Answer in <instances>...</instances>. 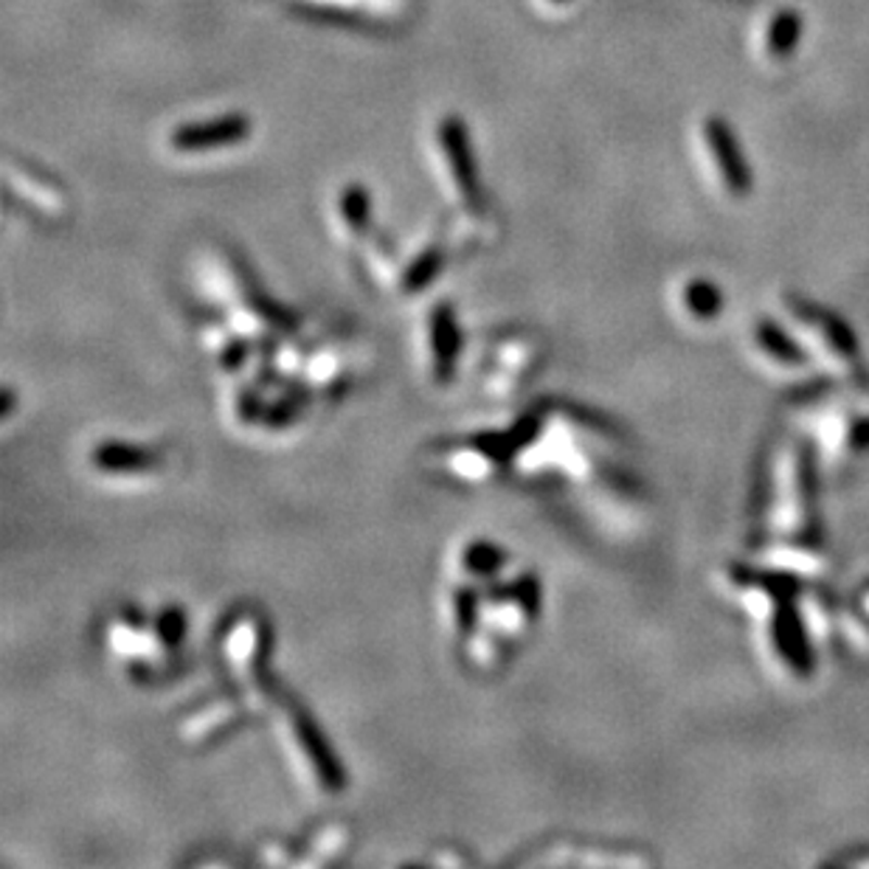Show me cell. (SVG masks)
I'll use <instances>...</instances> for the list:
<instances>
[{"mask_svg": "<svg viewBox=\"0 0 869 869\" xmlns=\"http://www.w3.org/2000/svg\"><path fill=\"white\" fill-rule=\"evenodd\" d=\"M683 298H687V307H690L692 316H698V318L715 316L720 307V293L712 287V282H704V279H695V282H690V287H687Z\"/></svg>", "mask_w": 869, "mask_h": 869, "instance_id": "obj_8", "label": "cell"}, {"mask_svg": "<svg viewBox=\"0 0 869 869\" xmlns=\"http://www.w3.org/2000/svg\"><path fill=\"white\" fill-rule=\"evenodd\" d=\"M251 132V122L245 116H220L203 125H189L175 130L172 146L178 152H208L217 146L240 144Z\"/></svg>", "mask_w": 869, "mask_h": 869, "instance_id": "obj_4", "label": "cell"}, {"mask_svg": "<svg viewBox=\"0 0 869 869\" xmlns=\"http://www.w3.org/2000/svg\"><path fill=\"white\" fill-rule=\"evenodd\" d=\"M284 740H287V752L293 759V768L302 777V782L318 791V794H332L341 788V774H335L330 754L321 745V740L312 734V726L302 720L296 710L290 715L287 726H284Z\"/></svg>", "mask_w": 869, "mask_h": 869, "instance_id": "obj_1", "label": "cell"}, {"mask_svg": "<svg viewBox=\"0 0 869 869\" xmlns=\"http://www.w3.org/2000/svg\"><path fill=\"white\" fill-rule=\"evenodd\" d=\"M341 212H344V222L353 231H363L366 217H369V203H366L363 189H349L341 201Z\"/></svg>", "mask_w": 869, "mask_h": 869, "instance_id": "obj_9", "label": "cell"}, {"mask_svg": "<svg viewBox=\"0 0 869 869\" xmlns=\"http://www.w3.org/2000/svg\"><path fill=\"white\" fill-rule=\"evenodd\" d=\"M265 625L263 619L256 616H242V619L231 622L228 634H222V662H228L231 673L240 683L251 687L248 692L254 695H263L259 690V676H263V667H259V659L265 655Z\"/></svg>", "mask_w": 869, "mask_h": 869, "instance_id": "obj_2", "label": "cell"}, {"mask_svg": "<svg viewBox=\"0 0 869 869\" xmlns=\"http://www.w3.org/2000/svg\"><path fill=\"white\" fill-rule=\"evenodd\" d=\"M558 3H566V0H558Z\"/></svg>", "mask_w": 869, "mask_h": 869, "instance_id": "obj_10", "label": "cell"}, {"mask_svg": "<svg viewBox=\"0 0 869 869\" xmlns=\"http://www.w3.org/2000/svg\"><path fill=\"white\" fill-rule=\"evenodd\" d=\"M802 40V17L796 9H782L777 12L766 31V51L771 60H785L796 51Z\"/></svg>", "mask_w": 869, "mask_h": 869, "instance_id": "obj_6", "label": "cell"}, {"mask_svg": "<svg viewBox=\"0 0 869 869\" xmlns=\"http://www.w3.org/2000/svg\"><path fill=\"white\" fill-rule=\"evenodd\" d=\"M425 369L431 378L448 380V369H453L456 358V327L453 316L436 312L431 324L425 327Z\"/></svg>", "mask_w": 869, "mask_h": 869, "instance_id": "obj_5", "label": "cell"}, {"mask_svg": "<svg viewBox=\"0 0 869 869\" xmlns=\"http://www.w3.org/2000/svg\"><path fill=\"white\" fill-rule=\"evenodd\" d=\"M704 139L706 146H710V155L718 166L720 178H724V187L729 189L734 197H745L752 192V166H749V158L745 152L740 150L734 132H731L729 122L726 118L712 116L704 122Z\"/></svg>", "mask_w": 869, "mask_h": 869, "instance_id": "obj_3", "label": "cell"}, {"mask_svg": "<svg viewBox=\"0 0 869 869\" xmlns=\"http://www.w3.org/2000/svg\"><path fill=\"white\" fill-rule=\"evenodd\" d=\"M442 146H445V152H448L456 187L462 189L464 197H470L468 192L473 189V172H470V158H468V150H464L462 130H459L456 122H450V125L442 127Z\"/></svg>", "mask_w": 869, "mask_h": 869, "instance_id": "obj_7", "label": "cell"}]
</instances>
